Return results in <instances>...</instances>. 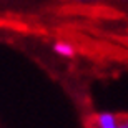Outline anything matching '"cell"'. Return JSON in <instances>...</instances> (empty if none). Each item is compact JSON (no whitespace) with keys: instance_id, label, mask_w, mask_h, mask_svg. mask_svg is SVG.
<instances>
[{"instance_id":"obj_5","label":"cell","mask_w":128,"mask_h":128,"mask_svg":"<svg viewBox=\"0 0 128 128\" xmlns=\"http://www.w3.org/2000/svg\"><path fill=\"white\" fill-rule=\"evenodd\" d=\"M126 2H128V0H126Z\"/></svg>"},{"instance_id":"obj_3","label":"cell","mask_w":128,"mask_h":128,"mask_svg":"<svg viewBox=\"0 0 128 128\" xmlns=\"http://www.w3.org/2000/svg\"><path fill=\"white\" fill-rule=\"evenodd\" d=\"M118 128H128V116H122V118H120Z\"/></svg>"},{"instance_id":"obj_1","label":"cell","mask_w":128,"mask_h":128,"mask_svg":"<svg viewBox=\"0 0 128 128\" xmlns=\"http://www.w3.org/2000/svg\"><path fill=\"white\" fill-rule=\"evenodd\" d=\"M118 122L120 116L108 113V112H102V113H96L90 120V125L92 128H118Z\"/></svg>"},{"instance_id":"obj_2","label":"cell","mask_w":128,"mask_h":128,"mask_svg":"<svg viewBox=\"0 0 128 128\" xmlns=\"http://www.w3.org/2000/svg\"><path fill=\"white\" fill-rule=\"evenodd\" d=\"M53 52L63 58H73L75 57V47L65 40H57L53 43Z\"/></svg>"},{"instance_id":"obj_4","label":"cell","mask_w":128,"mask_h":128,"mask_svg":"<svg viewBox=\"0 0 128 128\" xmlns=\"http://www.w3.org/2000/svg\"><path fill=\"white\" fill-rule=\"evenodd\" d=\"M78 2H90V0H78Z\"/></svg>"}]
</instances>
